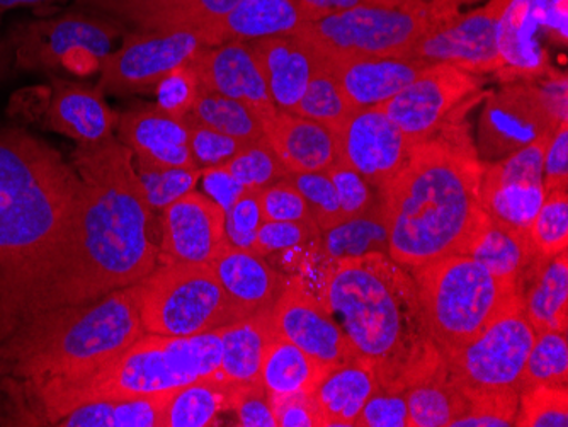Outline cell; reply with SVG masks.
I'll return each mask as SVG.
<instances>
[{
  "label": "cell",
  "instance_id": "cell-1",
  "mask_svg": "<svg viewBox=\"0 0 568 427\" xmlns=\"http://www.w3.org/2000/svg\"><path fill=\"white\" fill-rule=\"evenodd\" d=\"M133 159L132 150L114 136L75 146L72 167L81 177V196L57 307L136 285L158 266L159 245L150 237L153 212Z\"/></svg>",
  "mask_w": 568,
  "mask_h": 427
},
{
  "label": "cell",
  "instance_id": "cell-2",
  "mask_svg": "<svg viewBox=\"0 0 568 427\" xmlns=\"http://www.w3.org/2000/svg\"><path fill=\"white\" fill-rule=\"evenodd\" d=\"M484 164L456 114L417 143L378 191L388 227V256L405 270L467 253L487 215L480 203Z\"/></svg>",
  "mask_w": 568,
  "mask_h": 427
},
{
  "label": "cell",
  "instance_id": "cell-3",
  "mask_svg": "<svg viewBox=\"0 0 568 427\" xmlns=\"http://www.w3.org/2000/svg\"><path fill=\"white\" fill-rule=\"evenodd\" d=\"M322 304L341 314L357 358L372 366L386 394H405L445 372L424 324L416 283L388 254L337 261Z\"/></svg>",
  "mask_w": 568,
  "mask_h": 427
},
{
  "label": "cell",
  "instance_id": "cell-4",
  "mask_svg": "<svg viewBox=\"0 0 568 427\" xmlns=\"http://www.w3.org/2000/svg\"><path fill=\"white\" fill-rule=\"evenodd\" d=\"M143 334L135 285L51 308L0 344V388L21 406L22 424L30 426L38 400L84 380Z\"/></svg>",
  "mask_w": 568,
  "mask_h": 427
},
{
  "label": "cell",
  "instance_id": "cell-5",
  "mask_svg": "<svg viewBox=\"0 0 568 427\" xmlns=\"http://www.w3.org/2000/svg\"><path fill=\"white\" fill-rule=\"evenodd\" d=\"M222 362L220 329L190 337L145 333L84 380L37 401L30 426H53L88 401L150 397L216 376Z\"/></svg>",
  "mask_w": 568,
  "mask_h": 427
},
{
  "label": "cell",
  "instance_id": "cell-6",
  "mask_svg": "<svg viewBox=\"0 0 568 427\" xmlns=\"http://www.w3.org/2000/svg\"><path fill=\"white\" fill-rule=\"evenodd\" d=\"M427 334L443 358L477 339L518 304L516 286L494 278L467 254L412 270Z\"/></svg>",
  "mask_w": 568,
  "mask_h": 427
},
{
  "label": "cell",
  "instance_id": "cell-7",
  "mask_svg": "<svg viewBox=\"0 0 568 427\" xmlns=\"http://www.w3.org/2000/svg\"><path fill=\"white\" fill-rule=\"evenodd\" d=\"M471 0H436L414 8L361 6L306 21L298 37L322 62L405 57L414 44Z\"/></svg>",
  "mask_w": 568,
  "mask_h": 427
},
{
  "label": "cell",
  "instance_id": "cell-8",
  "mask_svg": "<svg viewBox=\"0 0 568 427\" xmlns=\"http://www.w3.org/2000/svg\"><path fill=\"white\" fill-rule=\"evenodd\" d=\"M143 331L190 337L241 321L212 264L161 263L136 283Z\"/></svg>",
  "mask_w": 568,
  "mask_h": 427
},
{
  "label": "cell",
  "instance_id": "cell-9",
  "mask_svg": "<svg viewBox=\"0 0 568 427\" xmlns=\"http://www.w3.org/2000/svg\"><path fill=\"white\" fill-rule=\"evenodd\" d=\"M121 24L111 18L69 12L60 18L24 22L9 37L19 70L91 73L111 53Z\"/></svg>",
  "mask_w": 568,
  "mask_h": 427
},
{
  "label": "cell",
  "instance_id": "cell-10",
  "mask_svg": "<svg viewBox=\"0 0 568 427\" xmlns=\"http://www.w3.org/2000/svg\"><path fill=\"white\" fill-rule=\"evenodd\" d=\"M535 339L536 333L518 302L477 339L443 359L449 376L462 387L516 388Z\"/></svg>",
  "mask_w": 568,
  "mask_h": 427
},
{
  "label": "cell",
  "instance_id": "cell-11",
  "mask_svg": "<svg viewBox=\"0 0 568 427\" xmlns=\"http://www.w3.org/2000/svg\"><path fill=\"white\" fill-rule=\"evenodd\" d=\"M480 85V75L448 63H434L379 108L417 145L449 123Z\"/></svg>",
  "mask_w": 568,
  "mask_h": 427
},
{
  "label": "cell",
  "instance_id": "cell-12",
  "mask_svg": "<svg viewBox=\"0 0 568 427\" xmlns=\"http://www.w3.org/2000/svg\"><path fill=\"white\" fill-rule=\"evenodd\" d=\"M510 0H488L470 12H455L439 27L424 34L408 50V59L448 63L467 72L497 73L503 69L499 55V24Z\"/></svg>",
  "mask_w": 568,
  "mask_h": 427
},
{
  "label": "cell",
  "instance_id": "cell-13",
  "mask_svg": "<svg viewBox=\"0 0 568 427\" xmlns=\"http://www.w3.org/2000/svg\"><path fill=\"white\" fill-rule=\"evenodd\" d=\"M557 126L541 103L535 81L507 82L490 92L478 118V159L481 164L503 161L538 140L550 139Z\"/></svg>",
  "mask_w": 568,
  "mask_h": 427
},
{
  "label": "cell",
  "instance_id": "cell-14",
  "mask_svg": "<svg viewBox=\"0 0 568 427\" xmlns=\"http://www.w3.org/2000/svg\"><path fill=\"white\" fill-rule=\"evenodd\" d=\"M203 38L194 31H140L124 38L123 47L102 60L99 88L113 94H135L155 89L172 70L190 63Z\"/></svg>",
  "mask_w": 568,
  "mask_h": 427
},
{
  "label": "cell",
  "instance_id": "cell-15",
  "mask_svg": "<svg viewBox=\"0 0 568 427\" xmlns=\"http://www.w3.org/2000/svg\"><path fill=\"white\" fill-rule=\"evenodd\" d=\"M548 140H538L503 161L484 164L480 203L493 222L529 231L544 205V157Z\"/></svg>",
  "mask_w": 568,
  "mask_h": 427
},
{
  "label": "cell",
  "instance_id": "cell-16",
  "mask_svg": "<svg viewBox=\"0 0 568 427\" xmlns=\"http://www.w3.org/2000/svg\"><path fill=\"white\" fill-rule=\"evenodd\" d=\"M334 133L341 164L376 191L394 180L416 146L379 106L354 110Z\"/></svg>",
  "mask_w": 568,
  "mask_h": 427
},
{
  "label": "cell",
  "instance_id": "cell-17",
  "mask_svg": "<svg viewBox=\"0 0 568 427\" xmlns=\"http://www.w3.org/2000/svg\"><path fill=\"white\" fill-rule=\"evenodd\" d=\"M276 336L331 366L346 365L357 358L347 334L328 317L327 308L303 285L298 276L290 278L271 308Z\"/></svg>",
  "mask_w": 568,
  "mask_h": 427
},
{
  "label": "cell",
  "instance_id": "cell-18",
  "mask_svg": "<svg viewBox=\"0 0 568 427\" xmlns=\"http://www.w3.org/2000/svg\"><path fill=\"white\" fill-rule=\"evenodd\" d=\"M159 245L161 263L212 264L230 244L226 215L206 194L191 193L179 197L164 210Z\"/></svg>",
  "mask_w": 568,
  "mask_h": 427
},
{
  "label": "cell",
  "instance_id": "cell-19",
  "mask_svg": "<svg viewBox=\"0 0 568 427\" xmlns=\"http://www.w3.org/2000/svg\"><path fill=\"white\" fill-rule=\"evenodd\" d=\"M190 67L196 75L200 91L241 101L261 121L276 113L277 108L247 43L226 41L216 47L201 48Z\"/></svg>",
  "mask_w": 568,
  "mask_h": 427
},
{
  "label": "cell",
  "instance_id": "cell-20",
  "mask_svg": "<svg viewBox=\"0 0 568 427\" xmlns=\"http://www.w3.org/2000/svg\"><path fill=\"white\" fill-rule=\"evenodd\" d=\"M44 130L62 133L77 145H94L113 136L120 116L108 106L104 92L65 79H51L37 113Z\"/></svg>",
  "mask_w": 568,
  "mask_h": 427
},
{
  "label": "cell",
  "instance_id": "cell-21",
  "mask_svg": "<svg viewBox=\"0 0 568 427\" xmlns=\"http://www.w3.org/2000/svg\"><path fill=\"white\" fill-rule=\"evenodd\" d=\"M118 135L136 161L164 167L197 169L191 154L187 124L165 113L158 104L135 108L120 116Z\"/></svg>",
  "mask_w": 568,
  "mask_h": 427
},
{
  "label": "cell",
  "instance_id": "cell-22",
  "mask_svg": "<svg viewBox=\"0 0 568 427\" xmlns=\"http://www.w3.org/2000/svg\"><path fill=\"white\" fill-rule=\"evenodd\" d=\"M252 57L260 67L274 106L293 113L310 79L318 69L317 53L298 34L248 41Z\"/></svg>",
  "mask_w": 568,
  "mask_h": 427
},
{
  "label": "cell",
  "instance_id": "cell-23",
  "mask_svg": "<svg viewBox=\"0 0 568 427\" xmlns=\"http://www.w3.org/2000/svg\"><path fill=\"white\" fill-rule=\"evenodd\" d=\"M263 129L288 174L327 172L339 162L335 133L325 124L277 110L264 118Z\"/></svg>",
  "mask_w": 568,
  "mask_h": 427
},
{
  "label": "cell",
  "instance_id": "cell-24",
  "mask_svg": "<svg viewBox=\"0 0 568 427\" xmlns=\"http://www.w3.org/2000/svg\"><path fill=\"white\" fill-rule=\"evenodd\" d=\"M339 82L353 110L379 106L404 91L414 79L429 67L423 60L408 57H378V59L322 62Z\"/></svg>",
  "mask_w": 568,
  "mask_h": 427
},
{
  "label": "cell",
  "instance_id": "cell-25",
  "mask_svg": "<svg viewBox=\"0 0 568 427\" xmlns=\"http://www.w3.org/2000/svg\"><path fill=\"white\" fill-rule=\"evenodd\" d=\"M212 267L226 298L244 318L271 311L288 282L263 257L230 244L213 260Z\"/></svg>",
  "mask_w": 568,
  "mask_h": 427
},
{
  "label": "cell",
  "instance_id": "cell-26",
  "mask_svg": "<svg viewBox=\"0 0 568 427\" xmlns=\"http://www.w3.org/2000/svg\"><path fill=\"white\" fill-rule=\"evenodd\" d=\"M538 9L532 0H510L499 24L503 81H536L551 72L547 50L539 40Z\"/></svg>",
  "mask_w": 568,
  "mask_h": 427
},
{
  "label": "cell",
  "instance_id": "cell-27",
  "mask_svg": "<svg viewBox=\"0 0 568 427\" xmlns=\"http://www.w3.org/2000/svg\"><path fill=\"white\" fill-rule=\"evenodd\" d=\"M519 302L536 336L568 329V251L545 260L536 257L518 279Z\"/></svg>",
  "mask_w": 568,
  "mask_h": 427
},
{
  "label": "cell",
  "instance_id": "cell-28",
  "mask_svg": "<svg viewBox=\"0 0 568 427\" xmlns=\"http://www.w3.org/2000/svg\"><path fill=\"white\" fill-rule=\"evenodd\" d=\"M222 336V362L216 373L222 384L230 388L261 382L264 353L274 339L271 311L248 315L234 324L220 327Z\"/></svg>",
  "mask_w": 568,
  "mask_h": 427
},
{
  "label": "cell",
  "instance_id": "cell-29",
  "mask_svg": "<svg viewBox=\"0 0 568 427\" xmlns=\"http://www.w3.org/2000/svg\"><path fill=\"white\" fill-rule=\"evenodd\" d=\"M379 390L375 372L363 359L335 366L312 394L322 427H356L361 409Z\"/></svg>",
  "mask_w": 568,
  "mask_h": 427
},
{
  "label": "cell",
  "instance_id": "cell-30",
  "mask_svg": "<svg viewBox=\"0 0 568 427\" xmlns=\"http://www.w3.org/2000/svg\"><path fill=\"white\" fill-rule=\"evenodd\" d=\"M465 254L480 263L494 278L513 286H518V279L532 261L539 257L529 231L509 227L488 218Z\"/></svg>",
  "mask_w": 568,
  "mask_h": 427
},
{
  "label": "cell",
  "instance_id": "cell-31",
  "mask_svg": "<svg viewBox=\"0 0 568 427\" xmlns=\"http://www.w3.org/2000/svg\"><path fill=\"white\" fill-rule=\"evenodd\" d=\"M305 22L302 0H241L223 19L216 44L295 34Z\"/></svg>",
  "mask_w": 568,
  "mask_h": 427
},
{
  "label": "cell",
  "instance_id": "cell-32",
  "mask_svg": "<svg viewBox=\"0 0 568 427\" xmlns=\"http://www.w3.org/2000/svg\"><path fill=\"white\" fill-rule=\"evenodd\" d=\"M175 390L150 397L110 398L77 406L63 414L59 427H162Z\"/></svg>",
  "mask_w": 568,
  "mask_h": 427
},
{
  "label": "cell",
  "instance_id": "cell-33",
  "mask_svg": "<svg viewBox=\"0 0 568 427\" xmlns=\"http://www.w3.org/2000/svg\"><path fill=\"white\" fill-rule=\"evenodd\" d=\"M335 366L306 355L295 344L274 336L264 353L261 382L267 395L314 394Z\"/></svg>",
  "mask_w": 568,
  "mask_h": 427
},
{
  "label": "cell",
  "instance_id": "cell-34",
  "mask_svg": "<svg viewBox=\"0 0 568 427\" xmlns=\"http://www.w3.org/2000/svg\"><path fill=\"white\" fill-rule=\"evenodd\" d=\"M322 251L334 263L373 253L388 254V227L379 196L363 215L322 232Z\"/></svg>",
  "mask_w": 568,
  "mask_h": 427
},
{
  "label": "cell",
  "instance_id": "cell-35",
  "mask_svg": "<svg viewBox=\"0 0 568 427\" xmlns=\"http://www.w3.org/2000/svg\"><path fill=\"white\" fill-rule=\"evenodd\" d=\"M410 427H452L467 413L468 398L448 369L405 392Z\"/></svg>",
  "mask_w": 568,
  "mask_h": 427
},
{
  "label": "cell",
  "instance_id": "cell-36",
  "mask_svg": "<svg viewBox=\"0 0 568 427\" xmlns=\"http://www.w3.org/2000/svg\"><path fill=\"white\" fill-rule=\"evenodd\" d=\"M229 409H232V388L212 376L174 392L162 427L215 426L219 414Z\"/></svg>",
  "mask_w": 568,
  "mask_h": 427
},
{
  "label": "cell",
  "instance_id": "cell-37",
  "mask_svg": "<svg viewBox=\"0 0 568 427\" xmlns=\"http://www.w3.org/2000/svg\"><path fill=\"white\" fill-rule=\"evenodd\" d=\"M184 121L201 124L242 142L251 143L266 139L263 121L251 108L245 106L241 101L213 94V92L200 91L193 110Z\"/></svg>",
  "mask_w": 568,
  "mask_h": 427
},
{
  "label": "cell",
  "instance_id": "cell-38",
  "mask_svg": "<svg viewBox=\"0 0 568 427\" xmlns=\"http://www.w3.org/2000/svg\"><path fill=\"white\" fill-rule=\"evenodd\" d=\"M568 387L567 333L548 331L536 336L529 350L516 390H531L535 387Z\"/></svg>",
  "mask_w": 568,
  "mask_h": 427
},
{
  "label": "cell",
  "instance_id": "cell-39",
  "mask_svg": "<svg viewBox=\"0 0 568 427\" xmlns=\"http://www.w3.org/2000/svg\"><path fill=\"white\" fill-rule=\"evenodd\" d=\"M321 62V60H318ZM339 82L327 67L318 63L314 78L310 79L300 103L293 113L325 124L332 132L339 130L353 113Z\"/></svg>",
  "mask_w": 568,
  "mask_h": 427
},
{
  "label": "cell",
  "instance_id": "cell-40",
  "mask_svg": "<svg viewBox=\"0 0 568 427\" xmlns=\"http://www.w3.org/2000/svg\"><path fill=\"white\" fill-rule=\"evenodd\" d=\"M467 413L452 427H510L516 426L519 392L514 387L465 388Z\"/></svg>",
  "mask_w": 568,
  "mask_h": 427
},
{
  "label": "cell",
  "instance_id": "cell-41",
  "mask_svg": "<svg viewBox=\"0 0 568 427\" xmlns=\"http://www.w3.org/2000/svg\"><path fill=\"white\" fill-rule=\"evenodd\" d=\"M136 174L153 213H162L172 203L191 193L201 180L203 169L164 167L136 161Z\"/></svg>",
  "mask_w": 568,
  "mask_h": 427
},
{
  "label": "cell",
  "instance_id": "cell-42",
  "mask_svg": "<svg viewBox=\"0 0 568 427\" xmlns=\"http://www.w3.org/2000/svg\"><path fill=\"white\" fill-rule=\"evenodd\" d=\"M539 257L550 260L568 251V191H554L545 197L529 227Z\"/></svg>",
  "mask_w": 568,
  "mask_h": 427
},
{
  "label": "cell",
  "instance_id": "cell-43",
  "mask_svg": "<svg viewBox=\"0 0 568 427\" xmlns=\"http://www.w3.org/2000/svg\"><path fill=\"white\" fill-rule=\"evenodd\" d=\"M241 0H175L164 30L194 31L206 47H216V33L223 19L234 11Z\"/></svg>",
  "mask_w": 568,
  "mask_h": 427
},
{
  "label": "cell",
  "instance_id": "cell-44",
  "mask_svg": "<svg viewBox=\"0 0 568 427\" xmlns=\"http://www.w3.org/2000/svg\"><path fill=\"white\" fill-rule=\"evenodd\" d=\"M223 167L235 175L245 190L260 191L288 175L266 139L242 146L241 152Z\"/></svg>",
  "mask_w": 568,
  "mask_h": 427
},
{
  "label": "cell",
  "instance_id": "cell-45",
  "mask_svg": "<svg viewBox=\"0 0 568 427\" xmlns=\"http://www.w3.org/2000/svg\"><path fill=\"white\" fill-rule=\"evenodd\" d=\"M82 8L130 22L142 31H162L175 0H77Z\"/></svg>",
  "mask_w": 568,
  "mask_h": 427
},
{
  "label": "cell",
  "instance_id": "cell-46",
  "mask_svg": "<svg viewBox=\"0 0 568 427\" xmlns=\"http://www.w3.org/2000/svg\"><path fill=\"white\" fill-rule=\"evenodd\" d=\"M518 427H567L568 387H535L519 395Z\"/></svg>",
  "mask_w": 568,
  "mask_h": 427
},
{
  "label": "cell",
  "instance_id": "cell-47",
  "mask_svg": "<svg viewBox=\"0 0 568 427\" xmlns=\"http://www.w3.org/2000/svg\"><path fill=\"white\" fill-rule=\"evenodd\" d=\"M288 177L305 197L312 218L321 234L344 222L339 197L327 172H302V174H288Z\"/></svg>",
  "mask_w": 568,
  "mask_h": 427
},
{
  "label": "cell",
  "instance_id": "cell-48",
  "mask_svg": "<svg viewBox=\"0 0 568 427\" xmlns=\"http://www.w3.org/2000/svg\"><path fill=\"white\" fill-rule=\"evenodd\" d=\"M264 222H314L305 197L288 175L260 190Z\"/></svg>",
  "mask_w": 568,
  "mask_h": 427
},
{
  "label": "cell",
  "instance_id": "cell-49",
  "mask_svg": "<svg viewBox=\"0 0 568 427\" xmlns=\"http://www.w3.org/2000/svg\"><path fill=\"white\" fill-rule=\"evenodd\" d=\"M263 223L260 191L245 190L234 206L226 212L225 228L230 245L252 253L255 237L260 234Z\"/></svg>",
  "mask_w": 568,
  "mask_h": 427
},
{
  "label": "cell",
  "instance_id": "cell-50",
  "mask_svg": "<svg viewBox=\"0 0 568 427\" xmlns=\"http://www.w3.org/2000/svg\"><path fill=\"white\" fill-rule=\"evenodd\" d=\"M321 237L315 222H264L255 237L252 254L264 257L302 247Z\"/></svg>",
  "mask_w": 568,
  "mask_h": 427
},
{
  "label": "cell",
  "instance_id": "cell-51",
  "mask_svg": "<svg viewBox=\"0 0 568 427\" xmlns=\"http://www.w3.org/2000/svg\"><path fill=\"white\" fill-rule=\"evenodd\" d=\"M158 106L171 116L184 120L200 95V84L190 63L172 70L155 85Z\"/></svg>",
  "mask_w": 568,
  "mask_h": 427
},
{
  "label": "cell",
  "instance_id": "cell-52",
  "mask_svg": "<svg viewBox=\"0 0 568 427\" xmlns=\"http://www.w3.org/2000/svg\"><path fill=\"white\" fill-rule=\"evenodd\" d=\"M187 133H190V149L193 154L197 169L220 167L225 165L230 159L241 152L242 146L247 142L234 139V136L223 135L215 130L206 129L201 124L187 123Z\"/></svg>",
  "mask_w": 568,
  "mask_h": 427
},
{
  "label": "cell",
  "instance_id": "cell-53",
  "mask_svg": "<svg viewBox=\"0 0 568 427\" xmlns=\"http://www.w3.org/2000/svg\"><path fill=\"white\" fill-rule=\"evenodd\" d=\"M327 174L337 191L344 222L363 215L378 197V191L365 177L341 162L328 169Z\"/></svg>",
  "mask_w": 568,
  "mask_h": 427
},
{
  "label": "cell",
  "instance_id": "cell-54",
  "mask_svg": "<svg viewBox=\"0 0 568 427\" xmlns=\"http://www.w3.org/2000/svg\"><path fill=\"white\" fill-rule=\"evenodd\" d=\"M232 410L237 413L239 426L277 427L263 382L232 388Z\"/></svg>",
  "mask_w": 568,
  "mask_h": 427
},
{
  "label": "cell",
  "instance_id": "cell-55",
  "mask_svg": "<svg viewBox=\"0 0 568 427\" xmlns=\"http://www.w3.org/2000/svg\"><path fill=\"white\" fill-rule=\"evenodd\" d=\"M356 427H410L405 395L376 392L361 409Z\"/></svg>",
  "mask_w": 568,
  "mask_h": 427
},
{
  "label": "cell",
  "instance_id": "cell-56",
  "mask_svg": "<svg viewBox=\"0 0 568 427\" xmlns=\"http://www.w3.org/2000/svg\"><path fill=\"white\" fill-rule=\"evenodd\" d=\"M277 427H322L312 394L267 395Z\"/></svg>",
  "mask_w": 568,
  "mask_h": 427
},
{
  "label": "cell",
  "instance_id": "cell-57",
  "mask_svg": "<svg viewBox=\"0 0 568 427\" xmlns=\"http://www.w3.org/2000/svg\"><path fill=\"white\" fill-rule=\"evenodd\" d=\"M544 186L548 193L568 191V121L558 124L544 157Z\"/></svg>",
  "mask_w": 568,
  "mask_h": 427
},
{
  "label": "cell",
  "instance_id": "cell-58",
  "mask_svg": "<svg viewBox=\"0 0 568 427\" xmlns=\"http://www.w3.org/2000/svg\"><path fill=\"white\" fill-rule=\"evenodd\" d=\"M201 180H203L206 196L212 197L216 205L222 206L225 215L245 191L244 184L235 175L230 174L223 165L204 169Z\"/></svg>",
  "mask_w": 568,
  "mask_h": 427
},
{
  "label": "cell",
  "instance_id": "cell-59",
  "mask_svg": "<svg viewBox=\"0 0 568 427\" xmlns=\"http://www.w3.org/2000/svg\"><path fill=\"white\" fill-rule=\"evenodd\" d=\"M538 85L539 98L545 110L555 123L568 121V81L567 73L548 72Z\"/></svg>",
  "mask_w": 568,
  "mask_h": 427
},
{
  "label": "cell",
  "instance_id": "cell-60",
  "mask_svg": "<svg viewBox=\"0 0 568 427\" xmlns=\"http://www.w3.org/2000/svg\"><path fill=\"white\" fill-rule=\"evenodd\" d=\"M361 6H376L373 0H302V11L305 21H315L324 16L335 12L347 11V9L361 8Z\"/></svg>",
  "mask_w": 568,
  "mask_h": 427
},
{
  "label": "cell",
  "instance_id": "cell-61",
  "mask_svg": "<svg viewBox=\"0 0 568 427\" xmlns=\"http://www.w3.org/2000/svg\"><path fill=\"white\" fill-rule=\"evenodd\" d=\"M65 0H0V18L11 9L44 8V6L62 4Z\"/></svg>",
  "mask_w": 568,
  "mask_h": 427
},
{
  "label": "cell",
  "instance_id": "cell-62",
  "mask_svg": "<svg viewBox=\"0 0 568 427\" xmlns=\"http://www.w3.org/2000/svg\"><path fill=\"white\" fill-rule=\"evenodd\" d=\"M14 67V53H12L9 40H0V81L8 78Z\"/></svg>",
  "mask_w": 568,
  "mask_h": 427
},
{
  "label": "cell",
  "instance_id": "cell-63",
  "mask_svg": "<svg viewBox=\"0 0 568 427\" xmlns=\"http://www.w3.org/2000/svg\"><path fill=\"white\" fill-rule=\"evenodd\" d=\"M373 2L383 8H414V6L430 4L436 0H373Z\"/></svg>",
  "mask_w": 568,
  "mask_h": 427
},
{
  "label": "cell",
  "instance_id": "cell-64",
  "mask_svg": "<svg viewBox=\"0 0 568 427\" xmlns=\"http://www.w3.org/2000/svg\"><path fill=\"white\" fill-rule=\"evenodd\" d=\"M9 336V322L8 315H6L4 305H2V299H0V344L4 343Z\"/></svg>",
  "mask_w": 568,
  "mask_h": 427
}]
</instances>
